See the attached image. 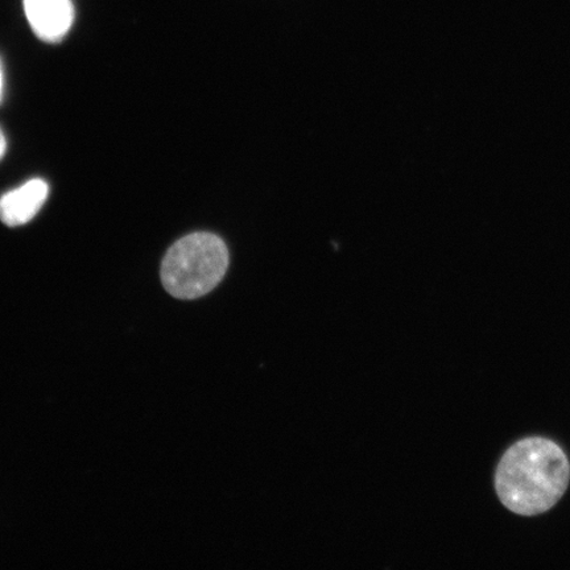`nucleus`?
Here are the masks:
<instances>
[{
  "label": "nucleus",
  "mask_w": 570,
  "mask_h": 570,
  "mask_svg": "<svg viewBox=\"0 0 570 570\" xmlns=\"http://www.w3.org/2000/svg\"><path fill=\"white\" fill-rule=\"evenodd\" d=\"M570 479L567 454L553 441L529 438L503 454L495 490L504 508L522 517L543 514L564 495Z\"/></svg>",
  "instance_id": "nucleus-1"
},
{
  "label": "nucleus",
  "mask_w": 570,
  "mask_h": 570,
  "mask_svg": "<svg viewBox=\"0 0 570 570\" xmlns=\"http://www.w3.org/2000/svg\"><path fill=\"white\" fill-rule=\"evenodd\" d=\"M229 249L216 234L187 235L168 249L161 265V282L169 295L195 301L223 282L229 268Z\"/></svg>",
  "instance_id": "nucleus-2"
},
{
  "label": "nucleus",
  "mask_w": 570,
  "mask_h": 570,
  "mask_svg": "<svg viewBox=\"0 0 570 570\" xmlns=\"http://www.w3.org/2000/svg\"><path fill=\"white\" fill-rule=\"evenodd\" d=\"M30 26L39 39L57 42L66 38L73 24V6L70 0H24Z\"/></svg>",
  "instance_id": "nucleus-3"
},
{
  "label": "nucleus",
  "mask_w": 570,
  "mask_h": 570,
  "mask_svg": "<svg viewBox=\"0 0 570 570\" xmlns=\"http://www.w3.org/2000/svg\"><path fill=\"white\" fill-rule=\"evenodd\" d=\"M48 185L40 178L28 181L0 197V219L10 227L30 223L45 205L48 197Z\"/></svg>",
  "instance_id": "nucleus-4"
},
{
  "label": "nucleus",
  "mask_w": 570,
  "mask_h": 570,
  "mask_svg": "<svg viewBox=\"0 0 570 570\" xmlns=\"http://www.w3.org/2000/svg\"><path fill=\"white\" fill-rule=\"evenodd\" d=\"M6 148H7V141H6L2 128H0V159L3 158V155L6 153Z\"/></svg>",
  "instance_id": "nucleus-5"
},
{
  "label": "nucleus",
  "mask_w": 570,
  "mask_h": 570,
  "mask_svg": "<svg viewBox=\"0 0 570 570\" xmlns=\"http://www.w3.org/2000/svg\"><path fill=\"white\" fill-rule=\"evenodd\" d=\"M2 91H3V73H2V67H0V98H2Z\"/></svg>",
  "instance_id": "nucleus-6"
}]
</instances>
